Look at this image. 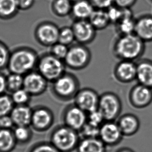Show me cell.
I'll list each match as a JSON object with an SVG mask.
<instances>
[{"label": "cell", "instance_id": "1", "mask_svg": "<svg viewBox=\"0 0 152 152\" xmlns=\"http://www.w3.org/2000/svg\"><path fill=\"white\" fill-rule=\"evenodd\" d=\"M145 42L134 33L119 35L114 44L113 53L120 60L136 62L145 51Z\"/></svg>", "mask_w": 152, "mask_h": 152}, {"label": "cell", "instance_id": "2", "mask_svg": "<svg viewBox=\"0 0 152 152\" xmlns=\"http://www.w3.org/2000/svg\"><path fill=\"white\" fill-rule=\"evenodd\" d=\"M39 56L28 47H19L10 52L7 69L10 73L25 75L37 68Z\"/></svg>", "mask_w": 152, "mask_h": 152}, {"label": "cell", "instance_id": "3", "mask_svg": "<svg viewBox=\"0 0 152 152\" xmlns=\"http://www.w3.org/2000/svg\"><path fill=\"white\" fill-rule=\"evenodd\" d=\"M80 139L78 132L63 124L53 130L49 142L61 152H72L76 150Z\"/></svg>", "mask_w": 152, "mask_h": 152}, {"label": "cell", "instance_id": "4", "mask_svg": "<svg viewBox=\"0 0 152 152\" xmlns=\"http://www.w3.org/2000/svg\"><path fill=\"white\" fill-rule=\"evenodd\" d=\"M80 89V83L76 75L66 72L52 82L51 91L57 99L67 101L74 99Z\"/></svg>", "mask_w": 152, "mask_h": 152}, {"label": "cell", "instance_id": "5", "mask_svg": "<svg viewBox=\"0 0 152 152\" xmlns=\"http://www.w3.org/2000/svg\"><path fill=\"white\" fill-rule=\"evenodd\" d=\"M66 64L51 53H45L39 57L37 71L49 82L52 83L66 72Z\"/></svg>", "mask_w": 152, "mask_h": 152}, {"label": "cell", "instance_id": "6", "mask_svg": "<svg viewBox=\"0 0 152 152\" xmlns=\"http://www.w3.org/2000/svg\"><path fill=\"white\" fill-rule=\"evenodd\" d=\"M91 53L86 45L76 44L69 46L64 61L66 67L78 71L86 68L91 60Z\"/></svg>", "mask_w": 152, "mask_h": 152}, {"label": "cell", "instance_id": "7", "mask_svg": "<svg viewBox=\"0 0 152 152\" xmlns=\"http://www.w3.org/2000/svg\"><path fill=\"white\" fill-rule=\"evenodd\" d=\"M98 110L103 114L106 121H116L122 111V103L115 93L106 92L100 97Z\"/></svg>", "mask_w": 152, "mask_h": 152}, {"label": "cell", "instance_id": "8", "mask_svg": "<svg viewBox=\"0 0 152 152\" xmlns=\"http://www.w3.org/2000/svg\"><path fill=\"white\" fill-rule=\"evenodd\" d=\"M87 118L88 113L75 103L66 107L62 116L64 125L78 132L87 123Z\"/></svg>", "mask_w": 152, "mask_h": 152}, {"label": "cell", "instance_id": "9", "mask_svg": "<svg viewBox=\"0 0 152 152\" xmlns=\"http://www.w3.org/2000/svg\"><path fill=\"white\" fill-rule=\"evenodd\" d=\"M54 121L51 110L47 107L40 106L33 110L30 126L37 132H46L51 127Z\"/></svg>", "mask_w": 152, "mask_h": 152}, {"label": "cell", "instance_id": "10", "mask_svg": "<svg viewBox=\"0 0 152 152\" xmlns=\"http://www.w3.org/2000/svg\"><path fill=\"white\" fill-rule=\"evenodd\" d=\"M100 96L90 88L80 89L75 97L74 103L80 109L89 113L98 109Z\"/></svg>", "mask_w": 152, "mask_h": 152}, {"label": "cell", "instance_id": "11", "mask_svg": "<svg viewBox=\"0 0 152 152\" xmlns=\"http://www.w3.org/2000/svg\"><path fill=\"white\" fill-rule=\"evenodd\" d=\"M48 83L38 71L33 70L24 76L23 88L31 96H38L45 93Z\"/></svg>", "mask_w": 152, "mask_h": 152}, {"label": "cell", "instance_id": "12", "mask_svg": "<svg viewBox=\"0 0 152 152\" xmlns=\"http://www.w3.org/2000/svg\"><path fill=\"white\" fill-rule=\"evenodd\" d=\"M123 137L116 121H105L100 128L99 138L107 146H116Z\"/></svg>", "mask_w": 152, "mask_h": 152}, {"label": "cell", "instance_id": "13", "mask_svg": "<svg viewBox=\"0 0 152 152\" xmlns=\"http://www.w3.org/2000/svg\"><path fill=\"white\" fill-rule=\"evenodd\" d=\"M129 101L134 108H145L152 103V88L138 83L130 91Z\"/></svg>", "mask_w": 152, "mask_h": 152}, {"label": "cell", "instance_id": "14", "mask_svg": "<svg viewBox=\"0 0 152 152\" xmlns=\"http://www.w3.org/2000/svg\"><path fill=\"white\" fill-rule=\"evenodd\" d=\"M77 43L86 45L94 40L97 35L95 29L88 20H77L72 26Z\"/></svg>", "mask_w": 152, "mask_h": 152}, {"label": "cell", "instance_id": "15", "mask_svg": "<svg viewBox=\"0 0 152 152\" xmlns=\"http://www.w3.org/2000/svg\"><path fill=\"white\" fill-rule=\"evenodd\" d=\"M137 62L129 60H120L115 66L114 75L119 82L128 84L136 80Z\"/></svg>", "mask_w": 152, "mask_h": 152}, {"label": "cell", "instance_id": "16", "mask_svg": "<svg viewBox=\"0 0 152 152\" xmlns=\"http://www.w3.org/2000/svg\"><path fill=\"white\" fill-rule=\"evenodd\" d=\"M60 29L55 25L44 23L38 27L35 39L38 43L45 47H51L58 42Z\"/></svg>", "mask_w": 152, "mask_h": 152}, {"label": "cell", "instance_id": "17", "mask_svg": "<svg viewBox=\"0 0 152 152\" xmlns=\"http://www.w3.org/2000/svg\"><path fill=\"white\" fill-rule=\"evenodd\" d=\"M117 123L123 136H134L140 129V121L138 117L130 113H126L119 116Z\"/></svg>", "mask_w": 152, "mask_h": 152}, {"label": "cell", "instance_id": "18", "mask_svg": "<svg viewBox=\"0 0 152 152\" xmlns=\"http://www.w3.org/2000/svg\"><path fill=\"white\" fill-rule=\"evenodd\" d=\"M134 34L145 43L152 42V15H142L136 19Z\"/></svg>", "mask_w": 152, "mask_h": 152}, {"label": "cell", "instance_id": "19", "mask_svg": "<svg viewBox=\"0 0 152 152\" xmlns=\"http://www.w3.org/2000/svg\"><path fill=\"white\" fill-rule=\"evenodd\" d=\"M32 111L28 104L15 105L10 114L15 126H30Z\"/></svg>", "mask_w": 152, "mask_h": 152}, {"label": "cell", "instance_id": "20", "mask_svg": "<svg viewBox=\"0 0 152 152\" xmlns=\"http://www.w3.org/2000/svg\"><path fill=\"white\" fill-rule=\"evenodd\" d=\"M137 77L138 83L152 88V61L140 60L137 62Z\"/></svg>", "mask_w": 152, "mask_h": 152}, {"label": "cell", "instance_id": "21", "mask_svg": "<svg viewBox=\"0 0 152 152\" xmlns=\"http://www.w3.org/2000/svg\"><path fill=\"white\" fill-rule=\"evenodd\" d=\"M77 152H107V146L99 138H81Z\"/></svg>", "mask_w": 152, "mask_h": 152}, {"label": "cell", "instance_id": "22", "mask_svg": "<svg viewBox=\"0 0 152 152\" xmlns=\"http://www.w3.org/2000/svg\"><path fill=\"white\" fill-rule=\"evenodd\" d=\"M136 19L134 18L131 9H125L122 18L116 23V29L119 35L134 33Z\"/></svg>", "mask_w": 152, "mask_h": 152}, {"label": "cell", "instance_id": "23", "mask_svg": "<svg viewBox=\"0 0 152 152\" xmlns=\"http://www.w3.org/2000/svg\"><path fill=\"white\" fill-rule=\"evenodd\" d=\"M95 8L89 0H78L72 3L71 14L77 20H88Z\"/></svg>", "mask_w": 152, "mask_h": 152}, {"label": "cell", "instance_id": "24", "mask_svg": "<svg viewBox=\"0 0 152 152\" xmlns=\"http://www.w3.org/2000/svg\"><path fill=\"white\" fill-rule=\"evenodd\" d=\"M88 20L97 31L104 30L111 23L106 10L101 9H94Z\"/></svg>", "mask_w": 152, "mask_h": 152}, {"label": "cell", "instance_id": "25", "mask_svg": "<svg viewBox=\"0 0 152 152\" xmlns=\"http://www.w3.org/2000/svg\"><path fill=\"white\" fill-rule=\"evenodd\" d=\"M17 144L12 129H0V152H12Z\"/></svg>", "mask_w": 152, "mask_h": 152}, {"label": "cell", "instance_id": "26", "mask_svg": "<svg viewBox=\"0 0 152 152\" xmlns=\"http://www.w3.org/2000/svg\"><path fill=\"white\" fill-rule=\"evenodd\" d=\"M17 144H27L32 137V132L30 126H15L13 129Z\"/></svg>", "mask_w": 152, "mask_h": 152}, {"label": "cell", "instance_id": "27", "mask_svg": "<svg viewBox=\"0 0 152 152\" xmlns=\"http://www.w3.org/2000/svg\"><path fill=\"white\" fill-rule=\"evenodd\" d=\"M24 76V75L17 73H10V74L6 76L7 91L12 93L23 88Z\"/></svg>", "mask_w": 152, "mask_h": 152}, {"label": "cell", "instance_id": "28", "mask_svg": "<svg viewBox=\"0 0 152 152\" xmlns=\"http://www.w3.org/2000/svg\"><path fill=\"white\" fill-rule=\"evenodd\" d=\"M14 106L10 96L5 94L0 95V117L10 115Z\"/></svg>", "mask_w": 152, "mask_h": 152}, {"label": "cell", "instance_id": "29", "mask_svg": "<svg viewBox=\"0 0 152 152\" xmlns=\"http://www.w3.org/2000/svg\"><path fill=\"white\" fill-rule=\"evenodd\" d=\"M10 96L15 105L28 104L32 97L24 88L12 93Z\"/></svg>", "mask_w": 152, "mask_h": 152}, {"label": "cell", "instance_id": "30", "mask_svg": "<svg viewBox=\"0 0 152 152\" xmlns=\"http://www.w3.org/2000/svg\"><path fill=\"white\" fill-rule=\"evenodd\" d=\"M18 7L17 0H0V14L10 16L16 12Z\"/></svg>", "mask_w": 152, "mask_h": 152}, {"label": "cell", "instance_id": "31", "mask_svg": "<svg viewBox=\"0 0 152 152\" xmlns=\"http://www.w3.org/2000/svg\"><path fill=\"white\" fill-rule=\"evenodd\" d=\"M75 41L74 33L72 27H65L60 29L58 42L70 46Z\"/></svg>", "mask_w": 152, "mask_h": 152}, {"label": "cell", "instance_id": "32", "mask_svg": "<svg viewBox=\"0 0 152 152\" xmlns=\"http://www.w3.org/2000/svg\"><path fill=\"white\" fill-rule=\"evenodd\" d=\"M72 2L70 0H56L54 4L56 12L62 16H65L72 12Z\"/></svg>", "mask_w": 152, "mask_h": 152}, {"label": "cell", "instance_id": "33", "mask_svg": "<svg viewBox=\"0 0 152 152\" xmlns=\"http://www.w3.org/2000/svg\"><path fill=\"white\" fill-rule=\"evenodd\" d=\"M100 128L86 123L80 130L79 134L81 138H92L99 137Z\"/></svg>", "mask_w": 152, "mask_h": 152}, {"label": "cell", "instance_id": "34", "mask_svg": "<svg viewBox=\"0 0 152 152\" xmlns=\"http://www.w3.org/2000/svg\"><path fill=\"white\" fill-rule=\"evenodd\" d=\"M69 48V46L58 42L51 47L49 53L58 59L64 60L68 53Z\"/></svg>", "mask_w": 152, "mask_h": 152}, {"label": "cell", "instance_id": "35", "mask_svg": "<svg viewBox=\"0 0 152 152\" xmlns=\"http://www.w3.org/2000/svg\"><path fill=\"white\" fill-rule=\"evenodd\" d=\"M105 121L103 114L98 109L88 113L87 123L92 125L100 127Z\"/></svg>", "mask_w": 152, "mask_h": 152}, {"label": "cell", "instance_id": "36", "mask_svg": "<svg viewBox=\"0 0 152 152\" xmlns=\"http://www.w3.org/2000/svg\"><path fill=\"white\" fill-rule=\"evenodd\" d=\"M28 152H61L50 142H38L33 144Z\"/></svg>", "mask_w": 152, "mask_h": 152}, {"label": "cell", "instance_id": "37", "mask_svg": "<svg viewBox=\"0 0 152 152\" xmlns=\"http://www.w3.org/2000/svg\"><path fill=\"white\" fill-rule=\"evenodd\" d=\"M124 10L125 9L120 8L115 4L106 10L111 23L115 25L122 18Z\"/></svg>", "mask_w": 152, "mask_h": 152}, {"label": "cell", "instance_id": "38", "mask_svg": "<svg viewBox=\"0 0 152 152\" xmlns=\"http://www.w3.org/2000/svg\"><path fill=\"white\" fill-rule=\"evenodd\" d=\"M10 52L6 44L0 40V71L7 69Z\"/></svg>", "mask_w": 152, "mask_h": 152}, {"label": "cell", "instance_id": "39", "mask_svg": "<svg viewBox=\"0 0 152 152\" xmlns=\"http://www.w3.org/2000/svg\"><path fill=\"white\" fill-rule=\"evenodd\" d=\"M95 9L106 10L114 4V0H89Z\"/></svg>", "mask_w": 152, "mask_h": 152}, {"label": "cell", "instance_id": "40", "mask_svg": "<svg viewBox=\"0 0 152 152\" xmlns=\"http://www.w3.org/2000/svg\"><path fill=\"white\" fill-rule=\"evenodd\" d=\"M15 127L14 124L10 115L0 117V129H12Z\"/></svg>", "mask_w": 152, "mask_h": 152}, {"label": "cell", "instance_id": "41", "mask_svg": "<svg viewBox=\"0 0 152 152\" xmlns=\"http://www.w3.org/2000/svg\"><path fill=\"white\" fill-rule=\"evenodd\" d=\"M137 0H114L115 5L122 9H131Z\"/></svg>", "mask_w": 152, "mask_h": 152}, {"label": "cell", "instance_id": "42", "mask_svg": "<svg viewBox=\"0 0 152 152\" xmlns=\"http://www.w3.org/2000/svg\"><path fill=\"white\" fill-rule=\"evenodd\" d=\"M7 91L6 76L0 71V95L4 94Z\"/></svg>", "mask_w": 152, "mask_h": 152}, {"label": "cell", "instance_id": "43", "mask_svg": "<svg viewBox=\"0 0 152 152\" xmlns=\"http://www.w3.org/2000/svg\"><path fill=\"white\" fill-rule=\"evenodd\" d=\"M33 0H17L18 7L22 8H26L31 6Z\"/></svg>", "mask_w": 152, "mask_h": 152}, {"label": "cell", "instance_id": "44", "mask_svg": "<svg viewBox=\"0 0 152 152\" xmlns=\"http://www.w3.org/2000/svg\"><path fill=\"white\" fill-rule=\"evenodd\" d=\"M116 152H135L131 148L127 147H123L118 149Z\"/></svg>", "mask_w": 152, "mask_h": 152}, {"label": "cell", "instance_id": "45", "mask_svg": "<svg viewBox=\"0 0 152 152\" xmlns=\"http://www.w3.org/2000/svg\"><path fill=\"white\" fill-rule=\"evenodd\" d=\"M71 2H72V3H74V2H76V1H77L78 0H70Z\"/></svg>", "mask_w": 152, "mask_h": 152}, {"label": "cell", "instance_id": "46", "mask_svg": "<svg viewBox=\"0 0 152 152\" xmlns=\"http://www.w3.org/2000/svg\"><path fill=\"white\" fill-rule=\"evenodd\" d=\"M151 1H152V0H151Z\"/></svg>", "mask_w": 152, "mask_h": 152}]
</instances>
